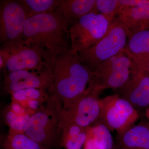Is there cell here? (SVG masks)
Here are the masks:
<instances>
[{
    "label": "cell",
    "instance_id": "cell-1",
    "mask_svg": "<svg viewBox=\"0 0 149 149\" xmlns=\"http://www.w3.org/2000/svg\"><path fill=\"white\" fill-rule=\"evenodd\" d=\"M70 24L55 13L27 18L22 41L50 65L69 47Z\"/></svg>",
    "mask_w": 149,
    "mask_h": 149
},
{
    "label": "cell",
    "instance_id": "cell-2",
    "mask_svg": "<svg viewBox=\"0 0 149 149\" xmlns=\"http://www.w3.org/2000/svg\"><path fill=\"white\" fill-rule=\"evenodd\" d=\"M50 65L52 93L61 100L63 109L67 108L85 93L92 72L81 62L78 53L71 48L58 56Z\"/></svg>",
    "mask_w": 149,
    "mask_h": 149
},
{
    "label": "cell",
    "instance_id": "cell-3",
    "mask_svg": "<svg viewBox=\"0 0 149 149\" xmlns=\"http://www.w3.org/2000/svg\"><path fill=\"white\" fill-rule=\"evenodd\" d=\"M63 104L53 93L31 116L24 133L43 149H52L60 142Z\"/></svg>",
    "mask_w": 149,
    "mask_h": 149
},
{
    "label": "cell",
    "instance_id": "cell-4",
    "mask_svg": "<svg viewBox=\"0 0 149 149\" xmlns=\"http://www.w3.org/2000/svg\"><path fill=\"white\" fill-rule=\"evenodd\" d=\"M130 34L128 27L116 15L106 33L97 42L78 53L81 62L91 72H94L102 63L126 47Z\"/></svg>",
    "mask_w": 149,
    "mask_h": 149
},
{
    "label": "cell",
    "instance_id": "cell-5",
    "mask_svg": "<svg viewBox=\"0 0 149 149\" xmlns=\"http://www.w3.org/2000/svg\"><path fill=\"white\" fill-rule=\"evenodd\" d=\"M116 15L93 11L72 22L69 27L71 49L79 53L94 46L105 34Z\"/></svg>",
    "mask_w": 149,
    "mask_h": 149
},
{
    "label": "cell",
    "instance_id": "cell-6",
    "mask_svg": "<svg viewBox=\"0 0 149 149\" xmlns=\"http://www.w3.org/2000/svg\"><path fill=\"white\" fill-rule=\"evenodd\" d=\"M132 62L127 49L105 61L92 72L88 87L100 93L106 89H119L128 81Z\"/></svg>",
    "mask_w": 149,
    "mask_h": 149
},
{
    "label": "cell",
    "instance_id": "cell-7",
    "mask_svg": "<svg viewBox=\"0 0 149 149\" xmlns=\"http://www.w3.org/2000/svg\"><path fill=\"white\" fill-rule=\"evenodd\" d=\"M99 102L100 114L96 122L103 124L110 131L116 130L118 134L134 125L139 118V112L118 94L100 99Z\"/></svg>",
    "mask_w": 149,
    "mask_h": 149
},
{
    "label": "cell",
    "instance_id": "cell-8",
    "mask_svg": "<svg viewBox=\"0 0 149 149\" xmlns=\"http://www.w3.org/2000/svg\"><path fill=\"white\" fill-rule=\"evenodd\" d=\"M0 56L8 72L19 70L42 71L51 67L37 50L26 46L22 41L2 44Z\"/></svg>",
    "mask_w": 149,
    "mask_h": 149
},
{
    "label": "cell",
    "instance_id": "cell-9",
    "mask_svg": "<svg viewBox=\"0 0 149 149\" xmlns=\"http://www.w3.org/2000/svg\"><path fill=\"white\" fill-rule=\"evenodd\" d=\"M28 18L19 1H1L0 41L2 44L22 41Z\"/></svg>",
    "mask_w": 149,
    "mask_h": 149
},
{
    "label": "cell",
    "instance_id": "cell-10",
    "mask_svg": "<svg viewBox=\"0 0 149 149\" xmlns=\"http://www.w3.org/2000/svg\"><path fill=\"white\" fill-rule=\"evenodd\" d=\"M99 92L88 87L84 94L73 104L63 109L61 120L88 128L98 120L100 107Z\"/></svg>",
    "mask_w": 149,
    "mask_h": 149
},
{
    "label": "cell",
    "instance_id": "cell-11",
    "mask_svg": "<svg viewBox=\"0 0 149 149\" xmlns=\"http://www.w3.org/2000/svg\"><path fill=\"white\" fill-rule=\"evenodd\" d=\"M29 88L47 90L52 92L53 76L51 67L42 71L19 70L6 74L3 83L5 93H11Z\"/></svg>",
    "mask_w": 149,
    "mask_h": 149
},
{
    "label": "cell",
    "instance_id": "cell-12",
    "mask_svg": "<svg viewBox=\"0 0 149 149\" xmlns=\"http://www.w3.org/2000/svg\"><path fill=\"white\" fill-rule=\"evenodd\" d=\"M118 95L129 102L139 113L149 105V71L131 72L128 81L119 89Z\"/></svg>",
    "mask_w": 149,
    "mask_h": 149
},
{
    "label": "cell",
    "instance_id": "cell-13",
    "mask_svg": "<svg viewBox=\"0 0 149 149\" xmlns=\"http://www.w3.org/2000/svg\"><path fill=\"white\" fill-rule=\"evenodd\" d=\"M126 48L132 60L131 72L148 70L149 29L130 32Z\"/></svg>",
    "mask_w": 149,
    "mask_h": 149
},
{
    "label": "cell",
    "instance_id": "cell-14",
    "mask_svg": "<svg viewBox=\"0 0 149 149\" xmlns=\"http://www.w3.org/2000/svg\"><path fill=\"white\" fill-rule=\"evenodd\" d=\"M118 149H149V121H141L118 134Z\"/></svg>",
    "mask_w": 149,
    "mask_h": 149
},
{
    "label": "cell",
    "instance_id": "cell-15",
    "mask_svg": "<svg viewBox=\"0 0 149 149\" xmlns=\"http://www.w3.org/2000/svg\"><path fill=\"white\" fill-rule=\"evenodd\" d=\"M117 15L131 33L149 29V1L143 0L136 6L122 8Z\"/></svg>",
    "mask_w": 149,
    "mask_h": 149
},
{
    "label": "cell",
    "instance_id": "cell-16",
    "mask_svg": "<svg viewBox=\"0 0 149 149\" xmlns=\"http://www.w3.org/2000/svg\"><path fill=\"white\" fill-rule=\"evenodd\" d=\"M96 3V0H61L54 12L70 24L93 12Z\"/></svg>",
    "mask_w": 149,
    "mask_h": 149
},
{
    "label": "cell",
    "instance_id": "cell-17",
    "mask_svg": "<svg viewBox=\"0 0 149 149\" xmlns=\"http://www.w3.org/2000/svg\"><path fill=\"white\" fill-rule=\"evenodd\" d=\"M28 18L31 17L52 13L60 4L61 0H20Z\"/></svg>",
    "mask_w": 149,
    "mask_h": 149
},
{
    "label": "cell",
    "instance_id": "cell-18",
    "mask_svg": "<svg viewBox=\"0 0 149 149\" xmlns=\"http://www.w3.org/2000/svg\"><path fill=\"white\" fill-rule=\"evenodd\" d=\"M4 149H43L36 141L24 133L9 130L3 143Z\"/></svg>",
    "mask_w": 149,
    "mask_h": 149
},
{
    "label": "cell",
    "instance_id": "cell-19",
    "mask_svg": "<svg viewBox=\"0 0 149 149\" xmlns=\"http://www.w3.org/2000/svg\"><path fill=\"white\" fill-rule=\"evenodd\" d=\"M110 131L103 124L96 122L88 128V136L93 138L100 148L111 149L113 140Z\"/></svg>",
    "mask_w": 149,
    "mask_h": 149
},
{
    "label": "cell",
    "instance_id": "cell-20",
    "mask_svg": "<svg viewBox=\"0 0 149 149\" xmlns=\"http://www.w3.org/2000/svg\"><path fill=\"white\" fill-rule=\"evenodd\" d=\"M47 90L37 88L24 89L11 93L13 101L21 104L29 100H35L43 104L47 99L50 93L47 94Z\"/></svg>",
    "mask_w": 149,
    "mask_h": 149
},
{
    "label": "cell",
    "instance_id": "cell-21",
    "mask_svg": "<svg viewBox=\"0 0 149 149\" xmlns=\"http://www.w3.org/2000/svg\"><path fill=\"white\" fill-rule=\"evenodd\" d=\"M31 115H19L13 112L9 106L5 109V121L8 125L10 130L19 133H24L26 125L31 116Z\"/></svg>",
    "mask_w": 149,
    "mask_h": 149
},
{
    "label": "cell",
    "instance_id": "cell-22",
    "mask_svg": "<svg viewBox=\"0 0 149 149\" xmlns=\"http://www.w3.org/2000/svg\"><path fill=\"white\" fill-rule=\"evenodd\" d=\"M120 8L119 0H96L95 8L93 11L104 15H118Z\"/></svg>",
    "mask_w": 149,
    "mask_h": 149
},
{
    "label": "cell",
    "instance_id": "cell-23",
    "mask_svg": "<svg viewBox=\"0 0 149 149\" xmlns=\"http://www.w3.org/2000/svg\"><path fill=\"white\" fill-rule=\"evenodd\" d=\"M88 128H86L79 135L67 140L61 145L66 149H81L85 144L88 138Z\"/></svg>",
    "mask_w": 149,
    "mask_h": 149
},
{
    "label": "cell",
    "instance_id": "cell-24",
    "mask_svg": "<svg viewBox=\"0 0 149 149\" xmlns=\"http://www.w3.org/2000/svg\"><path fill=\"white\" fill-rule=\"evenodd\" d=\"M9 107L13 112L19 115H25L27 114H29L27 110L24 107L22 106L21 104L16 102L13 101L9 106Z\"/></svg>",
    "mask_w": 149,
    "mask_h": 149
},
{
    "label": "cell",
    "instance_id": "cell-25",
    "mask_svg": "<svg viewBox=\"0 0 149 149\" xmlns=\"http://www.w3.org/2000/svg\"><path fill=\"white\" fill-rule=\"evenodd\" d=\"M142 1L143 0H119L121 8L136 6L140 4Z\"/></svg>",
    "mask_w": 149,
    "mask_h": 149
},
{
    "label": "cell",
    "instance_id": "cell-26",
    "mask_svg": "<svg viewBox=\"0 0 149 149\" xmlns=\"http://www.w3.org/2000/svg\"><path fill=\"white\" fill-rule=\"evenodd\" d=\"M84 149H101L96 144L93 138L88 136L87 140L84 145Z\"/></svg>",
    "mask_w": 149,
    "mask_h": 149
},
{
    "label": "cell",
    "instance_id": "cell-27",
    "mask_svg": "<svg viewBox=\"0 0 149 149\" xmlns=\"http://www.w3.org/2000/svg\"><path fill=\"white\" fill-rule=\"evenodd\" d=\"M5 64L4 61L2 57L0 56V68H5Z\"/></svg>",
    "mask_w": 149,
    "mask_h": 149
},
{
    "label": "cell",
    "instance_id": "cell-28",
    "mask_svg": "<svg viewBox=\"0 0 149 149\" xmlns=\"http://www.w3.org/2000/svg\"><path fill=\"white\" fill-rule=\"evenodd\" d=\"M145 111H146L145 112V114H146V117L147 118V119H148L149 121V105Z\"/></svg>",
    "mask_w": 149,
    "mask_h": 149
},
{
    "label": "cell",
    "instance_id": "cell-29",
    "mask_svg": "<svg viewBox=\"0 0 149 149\" xmlns=\"http://www.w3.org/2000/svg\"><path fill=\"white\" fill-rule=\"evenodd\" d=\"M148 70L149 71V62L148 63Z\"/></svg>",
    "mask_w": 149,
    "mask_h": 149
}]
</instances>
